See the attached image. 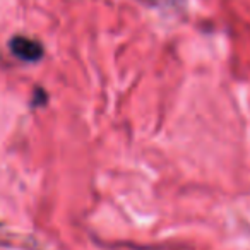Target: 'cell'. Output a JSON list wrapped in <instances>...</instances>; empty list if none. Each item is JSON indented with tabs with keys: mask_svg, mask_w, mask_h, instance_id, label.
<instances>
[{
	"mask_svg": "<svg viewBox=\"0 0 250 250\" xmlns=\"http://www.w3.org/2000/svg\"><path fill=\"white\" fill-rule=\"evenodd\" d=\"M11 50L16 57L26 60V62H33V60H38L42 57V46H40V43L33 42L31 38H22V36L14 38L11 43Z\"/></svg>",
	"mask_w": 250,
	"mask_h": 250,
	"instance_id": "1",
	"label": "cell"
}]
</instances>
